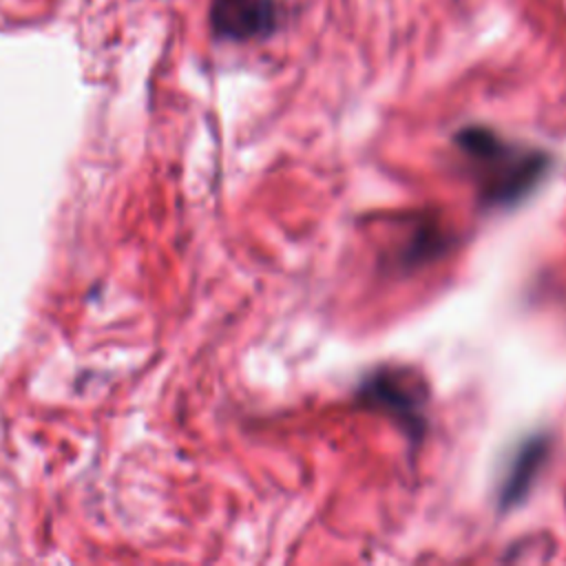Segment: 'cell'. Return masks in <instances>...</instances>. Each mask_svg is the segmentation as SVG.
Segmentation results:
<instances>
[{
	"label": "cell",
	"mask_w": 566,
	"mask_h": 566,
	"mask_svg": "<svg viewBox=\"0 0 566 566\" xmlns=\"http://www.w3.org/2000/svg\"><path fill=\"white\" fill-rule=\"evenodd\" d=\"M542 447L544 442H533V444H526L524 451L520 453L517 462H515V469L511 473V478L506 480V486L502 491V497L504 502L509 500H517L520 493L526 489V484L531 482L535 469H537V460H542Z\"/></svg>",
	"instance_id": "cell-4"
},
{
	"label": "cell",
	"mask_w": 566,
	"mask_h": 566,
	"mask_svg": "<svg viewBox=\"0 0 566 566\" xmlns=\"http://www.w3.org/2000/svg\"><path fill=\"white\" fill-rule=\"evenodd\" d=\"M210 22L226 40L265 38L276 27V4L274 0H214Z\"/></svg>",
	"instance_id": "cell-2"
},
{
	"label": "cell",
	"mask_w": 566,
	"mask_h": 566,
	"mask_svg": "<svg viewBox=\"0 0 566 566\" xmlns=\"http://www.w3.org/2000/svg\"><path fill=\"white\" fill-rule=\"evenodd\" d=\"M462 157L489 203H506L520 199L544 172L546 159L520 144H511L482 126L462 128L455 137Z\"/></svg>",
	"instance_id": "cell-1"
},
{
	"label": "cell",
	"mask_w": 566,
	"mask_h": 566,
	"mask_svg": "<svg viewBox=\"0 0 566 566\" xmlns=\"http://www.w3.org/2000/svg\"><path fill=\"white\" fill-rule=\"evenodd\" d=\"M360 389H363L360 391L363 398L369 405L394 413L400 422L409 424L411 429L422 424L420 389L413 382H409L402 374L394 369L378 371Z\"/></svg>",
	"instance_id": "cell-3"
}]
</instances>
